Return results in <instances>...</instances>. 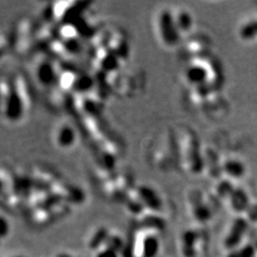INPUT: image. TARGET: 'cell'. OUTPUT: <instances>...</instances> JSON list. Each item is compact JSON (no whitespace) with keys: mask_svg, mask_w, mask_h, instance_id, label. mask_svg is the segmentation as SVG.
I'll return each mask as SVG.
<instances>
[{"mask_svg":"<svg viewBox=\"0 0 257 257\" xmlns=\"http://www.w3.org/2000/svg\"><path fill=\"white\" fill-rule=\"evenodd\" d=\"M5 114L10 120L20 119L23 115V100L18 91L12 90L7 95L5 104Z\"/></svg>","mask_w":257,"mask_h":257,"instance_id":"obj_1","label":"cell"},{"mask_svg":"<svg viewBox=\"0 0 257 257\" xmlns=\"http://www.w3.org/2000/svg\"><path fill=\"white\" fill-rule=\"evenodd\" d=\"M0 55H1V52H0Z\"/></svg>","mask_w":257,"mask_h":257,"instance_id":"obj_2","label":"cell"}]
</instances>
